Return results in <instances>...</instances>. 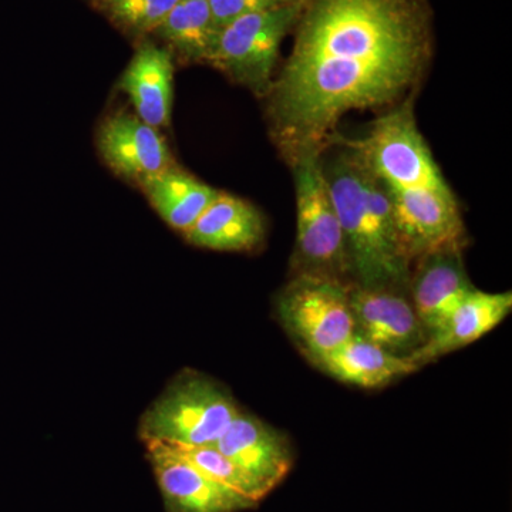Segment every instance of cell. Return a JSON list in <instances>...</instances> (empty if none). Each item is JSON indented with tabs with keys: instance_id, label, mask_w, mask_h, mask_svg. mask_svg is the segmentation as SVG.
I'll return each mask as SVG.
<instances>
[{
	"instance_id": "13",
	"label": "cell",
	"mask_w": 512,
	"mask_h": 512,
	"mask_svg": "<svg viewBox=\"0 0 512 512\" xmlns=\"http://www.w3.org/2000/svg\"><path fill=\"white\" fill-rule=\"evenodd\" d=\"M511 311V292L490 293L476 288L410 357L420 367L430 365L441 356L477 342L507 319Z\"/></svg>"
},
{
	"instance_id": "19",
	"label": "cell",
	"mask_w": 512,
	"mask_h": 512,
	"mask_svg": "<svg viewBox=\"0 0 512 512\" xmlns=\"http://www.w3.org/2000/svg\"><path fill=\"white\" fill-rule=\"evenodd\" d=\"M171 448L180 453L185 460L190 461L192 466L197 467L205 476L231 488L235 493L256 504L271 493L268 487L241 470L215 446Z\"/></svg>"
},
{
	"instance_id": "14",
	"label": "cell",
	"mask_w": 512,
	"mask_h": 512,
	"mask_svg": "<svg viewBox=\"0 0 512 512\" xmlns=\"http://www.w3.org/2000/svg\"><path fill=\"white\" fill-rule=\"evenodd\" d=\"M184 237L211 251H255L265 241V218L251 202L220 192Z\"/></svg>"
},
{
	"instance_id": "18",
	"label": "cell",
	"mask_w": 512,
	"mask_h": 512,
	"mask_svg": "<svg viewBox=\"0 0 512 512\" xmlns=\"http://www.w3.org/2000/svg\"><path fill=\"white\" fill-rule=\"evenodd\" d=\"M187 62L208 63L220 30L207 0H178L156 32Z\"/></svg>"
},
{
	"instance_id": "21",
	"label": "cell",
	"mask_w": 512,
	"mask_h": 512,
	"mask_svg": "<svg viewBox=\"0 0 512 512\" xmlns=\"http://www.w3.org/2000/svg\"><path fill=\"white\" fill-rule=\"evenodd\" d=\"M212 20L218 30L227 28L232 22L265 8H271L261 0H207Z\"/></svg>"
},
{
	"instance_id": "5",
	"label": "cell",
	"mask_w": 512,
	"mask_h": 512,
	"mask_svg": "<svg viewBox=\"0 0 512 512\" xmlns=\"http://www.w3.org/2000/svg\"><path fill=\"white\" fill-rule=\"evenodd\" d=\"M325 151L289 161L295 184L296 241L292 275H313L352 284L345 237L325 175Z\"/></svg>"
},
{
	"instance_id": "22",
	"label": "cell",
	"mask_w": 512,
	"mask_h": 512,
	"mask_svg": "<svg viewBox=\"0 0 512 512\" xmlns=\"http://www.w3.org/2000/svg\"><path fill=\"white\" fill-rule=\"evenodd\" d=\"M261 2L266 3L268 6H281V5H289V3L298 2V0H261Z\"/></svg>"
},
{
	"instance_id": "3",
	"label": "cell",
	"mask_w": 512,
	"mask_h": 512,
	"mask_svg": "<svg viewBox=\"0 0 512 512\" xmlns=\"http://www.w3.org/2000/svg\"><path fill=\"white\" fill-rule=\"evenodd\" d=\"M323 167L345 237L352 284L409 289L412 261L382 185L350 150Z\"/></svg>"
},
{
	"instance_id": "7",
	"label": "cell",
	"mask_w": 512,
	"mask_h": 512,
	"mask_svg": "<svg viewBox=\"0 0 512 512\" xmlns=\"http://www.w3.org/2000/svg\"><path fill=\"white\" fill-rule=\"evenodd\" d=\"M298 2L242 16L221 30L211 66L264 97L274 79L279 49L298 16Z\"/></svg>"
},
{
	"instance_id": "15",
	"label": "cell",
	"mask_w": 512,
	"mask_h": 512,
	"mask_svg": "<svg viewBox=\"0 0 512 512\" xmlns=\"http://www.w3.org/2000/svg\"><path fill=\"white\" fill-rule=\"evenodd\" d=\"M119 89L126 93L136 116L148 126L170 124L173 110L174 63L168 49L144 43L121 74Z\"/></svg>"
},
{
	"instance_id": "12",
	"label": "cell",
	"mask_w": 512,
	"mask_h": 512,
	"mask_svg": "<svg viewBox=\"0 0 512 512\" xmlns=\"http://www.w3.org/2000/svg\"><path fill=\"white\" fill-rule=\"evenodd\" d=\"M215 447L271 491L288 476L293 464L288 437L244 410L231 421Z\"/></svg>"
},
{
	"instance_id": "9",
	"label": "cell",
	"mask_w": 512,
	"mask_h": 512,
	"mask_svg": "<svg viewBox=\"0 0 512 512\" xmlns=\"http://www.w3.org/2000/svg\"><path fill=\"white\" fill-rule=\"evenodd\" d=\"M167 512H241L256 503L205 476L174 448L146 444Z\"/></svg>"
},
{
	"instance_id": "16",
	"label": "cell",
	"mask_w": 512,
	"mask_h": 512,
	"mask_svg": "<svg viewBox=\"0 0 512 512\" xmlns=\"http://www.w3.org/2000/svg\"><path fill=\"white\" fill-rule=\"evenodd\" d=\"M312 365L339 382L362 389L389 386L420 369L412 357L393 355L356 333Z\"/></svg>"
},
{
	"instance_id": "17",
	"label": "cell",
	"mask_w": 512,
	"mask_h": 512,
	"mask_svg": "<svg viewBox=\"0 0 512 512\" xmlns=\"http://www.w3.org/2000/svg\"><path fill=\"white\" fill-rule=\"evenodd\" d=\"M140 185L157 214L183 234L221 192L174 167L147 178Z\"/></svg>"
},
{
	"instance_id": "11",
	"label": "cell",
	"mask_w": 512,
	"mask_h": 512,
	"mask_svg": "<svg viewBox=\"0 0 512 512\" xmlns=\"http://www.w3.org/2000/svg\"><path fill=\"white\" fill-rule=\"evenodd\" d=\"M97 147L114 173L138 184L174 167L170 148L157 128L131 114H114L104 121Z\"/></svg>"
},
{
	"instance_id": "10",
	"label": "cell",
	"mask_w": 512,
	"mask_h": 512,
	"mask_svg": "<svg viewBox=\"0 0 512 512\" xmlns=\"http://www.w3.org/2000/svg\"><path fill=\"white\" fill-rule=\"evenodd\" d=\"M474 289L476 286L468 278L461 248L440 249L413 262L409 295L427 338Z\"/></svg>"
},
{
	"instance_id": "1",
	"label": "cell",
	"mask_w": 512,
	"mask_h": 512,
	"mask_svg": "<svg viewBox=\"0 0 512 512\" xmlns=\"http://www.w3.org/2000/svg\"><path fill=\"white\" fill-rule=\"evenodd\" d=\"M293 29L291 55L264 96L288 163L325 151L346 114L416 96L433 53L427 0H299Z\"/></svg>"
},
{
	"instance_id": "4",
	"label": "cell",
	"mask_w": 512,
	"mask_h": 512,
	"mask_svg": "<svg viewBox=\"0 0 512 512\" xmlns=\"http://www.w3.org/2000/svg\"><path fill=\"white\" fill-rule=\"evenodd\" d=\"M241 410L217 380L197 370H183L141 416L138 436L144 444L215 446Z\"/></svg>"
},
{
	"instance_id": "8",
	"label": "cell",
	"mask_w": 512,
	"mask_h": 512,
	"mask_svg": "<svg viewBox=\"0 0 512 512\" xmlns=\"http://www.w3.org/2000/svg\"><path fill=\"white\" fill-rule=\"evenodd\" d=\"M356 335L397 356H412L426 343L409 289L349 284Z\"/></svg>"
},
{
	"instance_id": "2",
	"label": "cell",
	"mask_w": 512,
	"mask_h": 512,
	"mask_svg": "<svg viewBox=\"0 0 512 512\" xmlns=\"http://www.w3.org/2000/svg\"><path fill=\"white\" fill-rule=\"evenodd\" d=\"M342 144L386 191L412 264L440 249H464L463 212L417 126L414 96L380 116L366 137Z\"/></svg>"
},
{
	"instance_id": "6",
	"label": "cell",
	"mask_w": 512,
	"mask_h": 512,
	"mask_svg": "<svg viewBox=\"0 0 512 512\" xmlns=\"http://www.w3.org/2000/svg\"><path fill=\"white\" fill-rule=\"evenodd\" d=\"M349 285L313 275H292L276 296L282 328L315 362L355 335Z\"/></svg>"
},
{
	"instance_id": "20",
	"label": "cell",
	"mask_w": 512,
	"mask_h": 512,
	"mask_svg": "<svg viewBox=\"0 0 512 512\" xmlns=\"http://www.w3.org/2000/svg\"><path fill=\"white\" fill-rule=\"evenodd\" d=\"M178 0H103L107 15L133 35L156 32Z\"/></svg>"
}]
</instances>
